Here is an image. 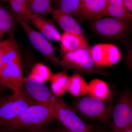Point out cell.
<instances>
[{"mask_svg": "<svg viewBox=\"0 0 132 132\" xmlns=\"http://www.w3.org/2000/svg\"><path fill=\"white\" fill-rule=\"evenodd\" d=\"M55 119H57L50 107L36 104L2 127L18 131H30L47 126Z\"/></svg>", "mask_w": 132, "mask_h": 132, "instance_id": "6da1fadb", "label": "cell"}, {"mask_svg": "<svg viewBox=\"0 0 132 132\" xmlns=\"http://www.w3.org/2000/svg\"><path fill=\"white\" fill-rule=\"evenodd\" d=\"M38 104L23 89L0 100V126H4L26 111L29 107Z\"/></svg>", "mask_w": 132, "mask_h": 132, "instance_id": "7a4b0ae2", "label": "cell"}, {"mask_svg": "<svg viewBox=\"0 0 132 132\" xmlns=\"http://www.w3.org/2000/svg\"><path fill=\"white\" fill-rule=\"evenodd\" d=\"M62 59L59 65L67 69H72L76 73L100 74L105 75L95 64L90 52L85 50L69 52L61 50Z\"/></svg>", "mask_w": 132, "mask_h": 132, "instance_id": "3957f363", "label": "cell"}, {"mask_svg": "<svg viewBox=\"0 0 132 132\" xmlns=\"http://www.w3.org/2000/svg\"><path fill=\"white\" fill-rule=\"evenodd\" d=\"M50 107L55 118L70 132H89L90 126L85 124L70 106L62 99L55 96Z\"/></svg>", "mask_w": 132, "mask_h": 132, "instance_id": "277c9868", "label": "cell"}, {"mask_svg": "<svg viewBox=\"0 0 132 132\" xmlns=\"http://www.w3.org/2000/svg\"><path fill=\"white\" fill-rule=\"evenodd\" d=\"M76 106L83 116L103 123L108 120L112 108V105H107L105 101L88 95L80 100Z\"/></svg>", "mask_w": 132, "mask_h": 132, "instance_id": "5b68a950", "label": "cell"}, {"mask_svg": "<svg viewBox=\"0 0 132 132\" xmlns=\"http://www.w3.org/2000/svg\"><path fill=\"white\" fill-rule=\"evenodd\" d=\"M15 19L23 29L33 47L45 57L59 65L60 60L55 57V53L59 49L52 45L39 32L32 28L26 21L19 18Z\"/></svg>", "mask_w": 132, "mask_h": 132, "instance_id": "8992f818", "label": "cell"}, {"mask_svg": "<svg viewBox=\"0 0 132 132\" xmlns=\"http://www.w3.org/2000/svg\"><path fill=\"white\" fill-rule=\"evenodd\" d=\"M132 123V97L130 92L127 91L121 95L114 108L112 132H123Z\"/></svg>", "mask_w": 132, "mask_h": 132, "instance_id": "52a82bcc", "label": "cell"}, {"mask_svg": "<svg viewBox=\"0 0 132 132\" xmlns=\"http://www.w3.org/2000/svg\"><path fill=\"white\" fill-rule=\"evenodd\" d=\"M131 22L126 20L107 17L95 20L93 27L98 34L108 38L121 37L129 30Z\"/></svg>", "mask_w": 132, "mask_h": 132, "instance_id": "ba28073f", "label": "cell"}, {"mask_svg": "<svg viewBox=\"0 0 132 132\" xmlns=\"http://www.w3.org/2000/svg\"><path fill=\"white\" fill-rule=\"evenodd\" d=\"M90 54L95 64L98 67L113 65L122 57L121 52L118 47L108 43L95 45L91 49Z\"/></svg>", "mask_w": 132, "mask_h": 132, "instance_id": "9c48e42d", "label": "cell"}, {"mask_svg": "<svg viewBox=\"0 0 132 132\" xmlns=\"http://www.w3.org/2000/svg\"><path fill=\"white\" fill-rule=\"evenodd\" d=\"M25 88H22L37 104L50 106L55 96L50 91L46 82L34 79L31 76L24 79Z\"/></svg>", "mask_w": 132, "mask_h": 132, "instance_id": "30bf717a", "label": "cell"}, {"mask_svg": "<svg viewBox=\"0 0 132 132\" xmlns=\"http://www.w3.org/2000/svg\"><path fill=\"white\" fill-rule=\"evenodd\" d=\"M108 2L107 0H80L78 9L73 15L79 21L101 18Z\"/></svg>", "mask_w": 132, "mask_h": 132, "instance_id": "8fae6325", "label": "cell"}, {"mask_svg": "<svg viewBox=\"0 0 132 132\" xmlns=\"http://www.w3.org/2000/svg\"><path fill=\"white\" fill-rule=\"evenodd\" d=\"M26 21L36 29L48 40L60 41L61 35L53 21L43 15H31Z\"/></svg>", "mask_w": 132, "mask_h": 132, "instance_id": "7c38bea8", "label": "cell"}, {"mask_svg": "<svg viewBox=\"0 0 132 132\" xmlns=\"http://www.w3.org/2000/svg\"><path fill=\"white\" fill-rule=\"evenodd\" d=\"M51 13L53 20L64 32L75 33L84 36L83 29L72 15L59 9H54Z\"/></svg>", "mask_w": 132, "mask_h": 132, "instance_id": "4fadbf2b", "label": "cell"}, {"mask_svg": "<svg viewBox=\"0 0 132 132\" xmlns=\"http://www.w3.org/2000/svg\"><path fill=\"white\" fill-rule=\"evenodd\" d=\"M61 50L72 52L85 50L91 52V48L84 36L75 33L64 32L61 35Z\"/></svg>", "mask_w": 132, "mask_h": 132, "instance_id": "5bb4252c", "label": "cell"}, {"mask_svg": "<svg viewBox=\"0 0 132 132\" xmlns=\"http://www.w3.org/2000/svg\"><path fill=\"white\" fill-rule=\"evenodd\" d=\"M104 16L130 21L132 20V12L126 6L122 0H110L108 2L102 17Z\"/></svg>", "mask_w": 132, "mask_h": 132, "instance_id": "9a60e30c", "label": "cell"}, {"mask_svg": "<svg viewBox=\"0 0 132 132\" xmlns=\"http://www.w3.org/2000/svg\"><path fill=\"white\" fill-rule=\"evenodd\" d=\"M70 78L66 72L53 74L50 81L52 92L55 96L61 98L65 94Z\"/></svg>", "mask_w": 132, "mask_h": 132, "instance_id": "2e32d148", "label": "cell"}, {"mask_svg": "<svg viewBox=\"0 0 132 132\" xmlns=\"http://www.w3.org/2000/svg\"><path fill=\"white\" fill-rule=\"evenodd\" d=\"M88 85L79 74L76 73L70 76L67 92L76 97L87 94Z\"/></svg>", "mask_w": 132, "mask_h": 132, "instance_id": "e0dca14e", "label": "cell"}, {"mask_svg": "<svg viewBox=\"0 0 132 132\" xmlns=\"http://www.w3.org/2000/svg\"><path fill=\"white\" fill-rule=\"evenodd\" d=\"M87 95L106 101L109 97L110 92L107 84L99 79H94L88 84Z\"/></svg>", "mask_w": 132, "mask_h": 132, "instance_id": "ac0fdd59", "label": "cell"}, {"mask_svg": "<svg viewBox=\"0 0 132 132\" xmlns=\"http://www.w3.org/2000/svg\"><path fill=\"white\" fill-rule=\"evenodd\" d=\"M15 20L16 19L12 10L0 3V31L2 34L13 33Z\"/></svg>", "mask_w": 132, "mask_h": 132, "instance_id": "d6986e66", "label": "cell"}, {"mask_svg": "<svg viewBox=\"0 0 132 132\" xmlns=\"http://www.w3.org/2000/svg\"><path fill=\"white\" fill-rule=\"evenodd\" d=\"M31 15H45L53 10V0H27Z\"/></svg>", "mask_w": 132, "mask_h": 132, "instance_id": "ffe728a7", "label": "cell"}, {"mask_svg": "<svg viewBox=\"0 0 132 132\" xmlns=\"http://www.w3.org/2000/svg\"><path fill=\"white\" fill-rule=\"evenodd\" d=\"M53 73L49 68L42 63H37L29 75L36 80L46 82L50 80Z\"/></svg>", "mask_w": 132, "mask_h": 132, "instance_id": "44dd1931", "label": "cell"}, {"mask_svg": "<svg viewBox=\"0 0 132 132\" xmlns=\"http://www.w3.org/2000/svg\"><path fill=\"white\" fill-rule=\"evenodd\" d=\"M11 10L15 18L27 20L31 14L28 6L19 4L12 0H9Z\"/></svg>", "mask_w": 132, "mask_h": 132, "instance_id": "7402d4cb", "label": "cell"}, {"mask_svg": "<svg viewBox=\"0 0 132 132\" xmlns=\"http://www.w3.org/2000/svg\"><path fill=\"white\" fill-rule=\"evenodd\" d=\"M57 9L72 15L78 9L80 0H55Z\"/></svg>", "mask_w": 132, "mask_h": 132, "instance_id": "603a6c76", "label": "cell"}, {"mask_svg": "<svg viewBox=\"0 0 132 132\" xmlns=\"http://www.w3.org/2000/svg\"><path fill=\"white\" fill-rule=\"evenodd\" d=\"M7 40L3 41L1 42L0 43V71L2 68V55L3 53V50L5 48V46L6 44Z\"/></svg>", "mask_w": 132, "mask_h": 132, "instance_id": "cb8c5ba5", "label": "cell"}, {"mask_svg": "<svg viewBox=\"0 0 132 132\" xmlns=\"http://www.w3.org/2000/svg\"><path fill=\"white\" fill-rule=\"evenodd\" d=\"M51 129H50L47 126L40 128L35 130H30V131H26L25 132H50Z\"/></svg>", "mask_w": 132, "mask_h": 132, "instance_id": "d4e9b609", "label": "cell"}, {"mask_svg": "<svg viewBox=\"0 0 132 132\" xmlns=\"http://www.w3.org/2000/svg\"><path fill=\"white\" fill-rule=\"evenodd\" d=\"M26 131H18L0 126V132H25Z\"/></svg>", "mask_w": 132, "mask_h": 132, "instance_id": "484cf974", "label": "cell"}, {"mask_svg": "<svg viewBox=\"0 0 132 132\" xmlns=\"http://www.w3.org/2000/svg\"><path fill=\"white\" fill-rule=\"evenodd\" d=\"M123 3L132 12V0H122Z\"/></svg>", "mask_w": 132, "mask_h": 132, "instance_id": "4316f807", "label": "cell"}, {"mask_svg": "<svg viewBox=\"0 0 132 132\" xmlns=\"http://www.w3.org/2000/svg\"><path fill=\"white\" fill-rule=\"evenodd\" d=\"M12 1H14L17 3L21 5L28 6L27 4V0H12Z\"/></svg>", "mask_w": 132, "mask_h": 132, "instance_id": "83f0119b", "label": "cell"}, {"mask_svg": "<svg viewBox=\"0 0 132 132\" xmlns=\"http://www.w3.org/2000/svg\"><path fill=\"white\" fill-rule=\"evenodd\" d=\"M50 132H70L64 128L63 129H58V130H52L51 129Z\"/></svg>", "mask_w": 132, "mask_h": 132, "instance_id": "f1b7e54d", "label": "cell"}, {"mask_svg": "<svg viewBox=\"0 0 132 132\" xmlns=\"http://www.w3.org/2000/svg\"><path fill=\"white\" fill-rule=\"evenodd\" d=\"M123 132H132V123L126 128Z\"/></svg>", "mask_w": 132, "mask_h": 132, "instance_id": "f546056e", "label": "cell"}, {"mask_svg": "<svg viewBox=\"0 0 132 132\" xmlns=\"http://www.w3.org/2000/svg\"><path fill=\"white\" fill-rule=\"evenodd\" d=\"M4 39V34H2L1 31H0V43Z\"/></svg>", "mask_w": 132, "mask_h": 132, "instance_id": "4dcf8cb0", "label": "cell"}, {"mask_svg": "<svg viewBox=\"0 0 132 132\" xmlns=\"http://www.w3.org/2000/svg\"><path fill=\"white\" fill-rule=\"evenodd\" d=\"M3 86L1 82V80H0V93L2 91V87Z\"/></svg>", "mask_w": 132, "mask_h": 132, "instance_id": "1f68e13d", "label": "cell"}, {"mask_svg": "<svg viewBox=\"0 0 132 132\" xmlns=\"http://www.w3.org/2000/svg\"><path fill=\"white\" fill-rule=\"evenodd\" d=\"M8 0H0V1H7Z\"/></svg>", "mask_w": 132, "mask_h": 132, "instance_id": "d6a6232c", "label": "cell"}, {"mask_svg": "<svg viewBox=\"0 0 132 132\" xmlns=\"http://www.w3.org/2000/svg\"><path fill=\"white\" fill-rule=\"evenodd\" d=\"M107 1H110V0H107Z\"/></svg>", "mask_w": 132, "mask_h": 132, "instance_id": "836d02e7", "label": "cell"}, {"mask_svg": "<svg viewBox=\"0 0 132 132\" xmlns=\"http://www.w3.org/2000/svg\"><path fill=\"white\" fill-rule=\"evenodd\" d=\"M92 132L91 131H90V132Z\"/></svg>", "mask_w": 132, "mask_h": 132, "instance_id": "e575fe53", "label": "cell"}]
</instances>
